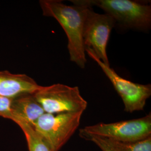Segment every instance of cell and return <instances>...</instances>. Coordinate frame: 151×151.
<instances>
[{
	"instance_id": "obj_1",
	"label": "cell",
	"mask_w": 151,
	"mask_h": 151,
	"mask_svg": "<svg viewBox=\"0 0 151 151\" xmlns=\"http://www.w3.org/2000/svg\"><path fill=\"white\" fill-rule=\"evenodd\" d=\"M39 4L44 16L55 19L65 31L70 61L81 68H85L87 59L83 29L87 7L67 5L57 0H41Z\"/></svg>"
},
{
	"instance_id": "obj_2",
	"label": "cell",
	"mask_w": 151,
	"mask_h": 151,
	"mask_svg": "<svg viewBox=\"0 0 151 151\" xmlns=\"http://www.w3.org/2000/svg\"><path fill=\"white\" fill-rule=\"evenodd\" d=\"M74 5L96 6L123 27L146 32L151 27V6L133 0H70Z\"/></svg>"
},
{
	"instance_id": "obj_3",
	"label": "cell",
	"mask_w": 151,
	"mask_h": 151,
	"mask_svg": "<svg viewBox=\"0 0 151 151\" xmlns=\"http://www.w3.org/2000/svg\"><path fill=\"white\" fill-rule=\"evenodd\" d=\"M81 138L95 136L120 142H132L151 136V115L111 123H100L80 130Z\"/></svg>"
},
{
	"instance_id": "obj_4",
	"label": "cell",
	"mask_w": 151,
	"mask_h": 151,
	"mask_svg": "<svg viewBox=\"0 0 151 151\" xmlns=\"http://www.w3.org/2000/svg\"><path fill=\"white\" fill-rule=\"evenodd\" d=\"M34 96L47 113L83 112L87 106L77 86L62 83L42 86Z\"/></svg>"
},
{
	"instance_id": "obj_5",
	"label": "cell",
	"mask_w": 151,
	"mask_h": 151,
	"mask_svg": "<svg viewBox=\"0 0 151 151\" xmlns=\"http://www.w3.org/2000/svg\"><path fill=\"white\" fill-rule=\"evenodd\" d=\"M83 113H44L32 127L47 140L54 151H59L77 129Z\"/></svg>"
},
{
	"instance_id": "obj_6",
	"label": "cell",
	"mask_w": 151,
	"mask_h": 151,
	"mask_svg": "<svg viewBox=\"0 0 151 151\" xmlns=\"http://www.w3.org/2000/svg\"><path fill=\"white\" fill-rule=\"evenodd\" d=\"M86 53L101 68L121 97L124 111L133 113L144 109L146 101L151 96V84H140L125 79L119 76L110 65L104 63L94 54L91 49L85 48Z\"/></svg>"
},
{
	"instance_id": "obj_7",
	"label": "cell",
	"mask_w": 151,
	"mask_h": 151,
	"mask_svg": "<svg viewBox=\"0 0 151 151\" xmlns=\"http://www.w3.org/2000/svg\"><path fill=\"white\" fill-rule=\"evenodd\" d=\"M115 24V20L108 14H99L92 7H87L83 29L85 48L91 49L97 58L107 65L110 63L106 48Z\"/></svg>"
},
{
	"instance_id": "obj_8",
	"label": "cell",
	"mask_w": 151,
	"mask_h": 151,
	"mask_svg": "<svg viewBox=\"0 0 151 151\" xmlns=\"http://www.w3.org/2000/svg\"><path fill=\"white\" fill-rule=\"evenodd\" d=\"M42 86L25 74H14L0 70V96L14 99L25 94H34Z\"/></svg>"
},
{
	"instance_id": "obj_9",
	"label": "cell",
	"mask_w": 151,
	"mask_h": 151,
	"mask_svg": "<svg viewBox=\"0 0 151 151\" xmlns=\"http://www.w3.org/2000/svg\"><path fill=\"white\" fill-rule=\"evenodd\" d=\"M11 108V120L15 123L22 120L32 126L45 113L34 94H25L12 99Z\"/></svg>"
},
{
	"instance_id": "obj_10",
	"label": "cell",
	"mask_w": 151,
	"mask_h": 151,
	"mask_svg": "<svg viewBox=\"0 0 151 151\" xmlns=\"http://www.w3.org/2000/svg\"><path fill=\"white\" fill-rule=\"evenodd\" d=\"M23 131L27 141L29 151H54L52 146L32 125L22 120L16 123Z\"/></svg>"
},
{
	"instance_id": "obj_11",
	"label": "cell",
	"mask_w": 151,
	"mask_h": 151,
	"mask_svg": "<svg viewBox=\"0 0 151 151\" xmlns=\"http://www.w3.org/2000/svg\"><path fill=\"white\" fill-rule=\"evenodd\" d=\"M109 140L117 151H151V136L142 140L132 142Z\"/></svg>"
},
{
	"instance_id": "obj_12",
	"label": "cell",
	"mask_w": 151,
	"mask_h": 151,
	"mask_svg": "<svg viewBox=\"0 0 151 151\" xmlns=\"http://www.w3.org/2000/svg\"><path fill=\"white\" fill-rule=\"evenodd\" d=\"M85 139L90 140L94 143L102 151H117L110 140L106 138L91 136L87 137Z\"/></svg>"
},
{
	"instance_id": "obj_13",
	"label": "cell",
	"mask_w": 151,
	"mask_h": 151,
	"mask_svg": "<svg viewBox=\"0 0 151 151\" xmlns=\"http://www.w3.org/2000/svg\"><path fill=\"white\" fill-rule=\"evenodd\" d=\"M12 99L0 96V116L12 120L11 103Z\"/></svg>"
}]
</instances>
